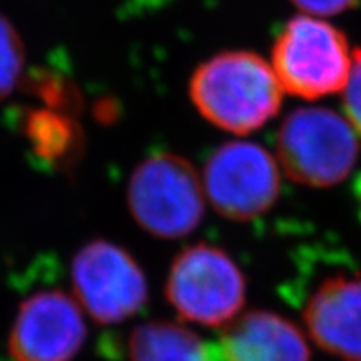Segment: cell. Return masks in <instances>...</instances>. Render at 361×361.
I'll list each match as a JSON object with an SVG mask.
<instances>
[{"mask_svg":"<svg viewBox=\"0 0 361 361\" xmlns=\"http://www.w3.org/2000/svg\"><path fill=\"white\" fill-rule=\"evenodd\" d=\"M355 196H356V202H358L360 216H361V174L358 176V179H356L355 183Z\"/></svg>","mask_w":361,"mask_h":361,"instance_id":"cell-17","label":"cell"},{"mask_svg":"<svg viewBox=\"0 0 361 361\" xmlns=\"http://www.w3.org/2000/svg\"><path fill=\"white\" fill-rule=\"evenodd\" d=\"M25 47L19 30L0 13V101L7 99L24 79Z\"/></svg>","mask_w":361,"mask_h":361,"instance_id":"cell-14","label":"cell"},{"mask_svg":"<svg viewBox=\"0 0 361 361\" xmlns=\"http://www.w3.org/2000/svg\"><path fill=\"white\" fill-rule=\"evenodd\" d=\"M360 361H361V360H360Z\"/></svg>","mask_w":361,"mask_h":361,"instance_id":"cell-18","label":"cell"},{"mask_svg":"<svg viewBox=\"0 0 361 361\" xmlns=\"http://www.w3.org/2000/svg\"><path fill=\"white\" fill-rule=\"evenodd\" d=\"M271 67L284 92L316 101L343 92L353 52L341 30L311 16L295 17L274 40Z\"/></svg>","mask_w":361,"mask_h":361,"instance_id":"cell-3","label":"cell"},{"mask_svg":"<svg viewBox=\"0 0 361 361\" xmlns=\"http://www.w3.org/2000/svg\"><path fill=\"white\" fill-rule=\"evenodd\" d=\"M130 361H207V346L191 329L169 322L139 324L129 340Z\"/></svg>","mask_w":361,"mask_h":361,"instance_id":"cell-12","label":"cell"},{"mask_svg":"<svg viewBox=\"0 0 361 361\" xmlns=\"http://www.w3.org/2000/svg\"><path fill=\"white\" fill-rule=\"evenodd\" d=\"M166 296L180 318L204 326H226L245 306L246 279L231 256L200 243L176 256Z\"/></svg>","mask_w":361,"mask_h":361,"instance_id":"cell-5","label":"cell"},{"mask_svg":"<svg viewBox=\"0 0 361 361\" xmlns=\"http://www.w3.org/2000/svg\"><path fill=\"white\" fill-rule=\"evenodd\" d=\"M22 82L30 94L40 99L44 107L71 116H78L82 111V97L78 85L56 72L47 69L32 71L22 79Z\"/></svg>","mask_w":361,"mask_h":361,"instance_id":"cell-13","label":"cell"},{"mask_svg":"<svg viewBox=\"0 0 361 361\" xmlns=\"http://www.w3.org/2000/svg\"><path fill=\"white\" fill-rule=\"evenodd\" d=\"M343 109L351 128L361 137V49L353 52L350 78L343 89Z\"/></svg>","mask_w":361,"mask_h":361,"instance_id":"cell-15","label":"cell"},{"mask_svg":"<svg viewBox=\"0 0 361 361\" xmlns=\"http://www.w3.org/2000/svg\"><path fill=\"white\" fill-rule=\"evenodd\" d=\"M22 133L37 161L56 171H69L80 161L85 139L75 116L40 106L25 111Z\"/></svg>","mask_w":361,"mask_h":361,"instance_id":"cell-11","label":"cell"},{"mask_svg":"<svg viewBox=\"0 0 361 361\" xmlns=\"http://www.w3.org/2000/svg\"><path fill=\"white\" fill-rule=\"evenodd\" d=\"M283 94L271 64L245 51L211 57L189 80V97L200 114L233 134H250L273 119Z\"/></svg>","mask_w":361,"mask_h":361,"instance_id":"cell-1","label":"cell"},{"mask_svg":"<svg viewBox=\"0 0 361 361\" xmlns=\"http://www.w3.org/2000/svg\"><path fill=\"white\" fill-rule=\"evenodd\" d=\"M295 6L310 16H336L355 7L358 0H291Z\"/></svg>","mask_w":361,"mask_h":361,"instance_id":"cell-16","label":"cell"},{"mask_svg":"<svg viewBox=\"0 0 361 361\" xmlns=\"http://www.w3.org/2000/svg\"><path fill=\"white\" fill-rule=\"evenodd\" d=\"M85 336L87 328L75 300L59 290L40 291L22 301L8 353L13 361H71Z\"/></svg>","mask_w":361,"mask_h":361,"instance_id":"cell-8","label":"cell"},{"mask_svg":"<svg viewBox=\"0 0 361 361\" xmlns=\"http://www.w3.org/2000/svg\"><path fill=\"white\" fill-rule=\"evenodd\" d=\"M202 188L216 213L233 221H250L276 202L281 179L276 161L266 149L234 141L209 156Z\"/></svg>","mask_w":361,"mask_h":361,"instance_id":"cell-6","label":"cell"},{"mask_svg":"<svg viewBox=\"0 0 361 361\" xmlns=\"http://www.w3.org/2000/svg\"><path fill=\"white\" fill-rule=\"evenodd\" d=\"M303 319L319 348L345 360H361V273L329 274L311 291Z\"/></svg>","mask_w":361,"mask_h":361,"instance_id":"cell-9","label":"cell"},{"mask_svg":"<svg viewBox=\"0 0 361 361\" xmlns=\"http://www.w3.org/2000/svg\"><path fill=\"white\" fill-rule=\"evenodd\" d=\"M276 147L284 173L310 188L341 183L358 157L355 129L340 114L323 107L291 112L279 128Z\"/></svg>","mask_w":361,"mask_h":361,"instance_id":"cell-4","label":"cell"},{"mask_svg":"<svg viewBox=\"0 0 361 361\" xmlns=\"http://www.w3.org/2000/svg\"><path fill=\"white\" fill-rule=\"evenodd\" d=\"M207 361H310V348L291 322L256 310L226 324L219 343L207 346Z\"/></svg>","mask_w":361,"mask_h":361,"instance_id":"cell-10","label":"cell"},{"mask_svg":"<svg viewBox=\"0 0 361 361\" xmlns=\"http://www.w3.org/2000/svg\"><path fill=\"white\" fill-rule=\"evenodd\" d=\"M128 204L144 231L161 239H178L200 226L206 194L191 162L173 152H159L134 169Z\"/></svg>","mask_w":361,"mask_h":361,"instance_id":"cell-2","label":"cell"},{"mask_svg":"<svg viewBox=\"0 0 361 361\" xmlns=\"http://www.w3.org/2000/svg\"><path fill=\"white\" fill-rule=\"evenodd\" d=\"M72 286L80 306L101 324L123 323L142 310L147 281L141 266L114 243H87L72 259Z\"/></svg>","mask_w":361,"mask_h":361,"instance_id":"cell-7","label":"cell"}]
</instances>
